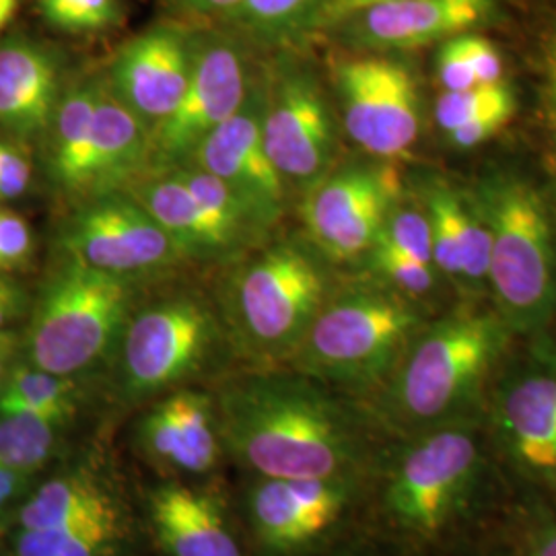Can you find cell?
Returning <instances> with one entry per match:
<instances>
[{"mask_svg":"<svg viewBox=\"0 0 556 556\" xmlns=\"http://www.w3.org/2000/svg\"><path fill=\"white\" fill-rule=\"evenodd\" d=\"M225 456L256 478L376 477L388 441L361 406L289 367L215 392Z\"/></svg>","mask_w":556,"mask_h":556,"instance_id":"6da1fadb","label":"cell"},{"mask_svg":"<svg viewBox=\"0 0 556 556\" xmlns=\"http://www.w3.org/2000/svg\"><path fill=\"white\" fill-rule=\"evenodd\" d=\"M503 482L482 413L394 439L371 495L381 526L402 548L443 555L477 534Z\"/></svg>","mask_w":556,"mask_h":556,"instance_id":"7a4b0ae2","label":"cell"},{"mask_svg":"<svg viewBox=\"0 0 556 556\" xmlns=\"http://www.w3.org/2000/svg\"><path fill=\"white\" fill-rule=\"evenodd\" d=\"M514 338L495 307H456L425 324L392 376L358 406L388 441L482 415Z\"/></svg>","mask_w":556,"mask_h":556,"instance_id":"3957f363","label":"cell"},{"mask_svg":"<svg viewBox=\"0 0 556 556\" xmlns=\"http://www.w3.org/2000/svg\"><path fill=\"white\" fill-rule=\"evenodd\" d=\"M217 305L233 357L250 369L287 367L334 291L309 241L268 238L223 266Z\"/></svg>","mask_w":556,"mask_h":556,"instance_id":"277c9868","label":"cell"},{"mask_svg":"<svg viewBox=\"0 0 556 556\" xmlns=\"http://www.w3.org/2000/svg\"><path fill=\"white\" fill-rule=\"evenodd\" d=\"M427 321L415 299L378 278L355 280L326 299L287 367L363 404L392 376Z\"/></svg>","mask_w":556,"mask_h":556,"instance_id":"5b68a950","label":"cell"},{"mask_svg":"<svg viewBox=\"0 0 556 556\" xmlns=\"http://www.w3.org/2000/svg\"><path fill=\"white\" fill-rule=\"evenodd\" d=\"M153 285L124 326L108 371L126 404H149L179 388L194 386L217 369L233 349L217 299L190 285Z\"/></svg>","mask_w":556,"mask_h":556,"instance_id":"8992f818","label":"cell"},{"mask_svg":"<svg viewBox=\"0 0 556 556\" xmlns=\"http://www.w3.org/2000/svg\"><path fill=\"white\" fill-rule=\"evenodd\" d=\"M149 287L62 256L29 307L21 358L87 381L110 367L124 326Z\"/></svg>","mask_w":556,"mask_h":556,"instance_id":"52a82bcc","label":"cell"},{"mask_svg":"<svg viewBox=\"0 0 556 556\" xmlns=\"http://www.w3.org/2000/svg\"><path fill=\"white\" fill-rule=\"evenodd\" d=\"M475 200L491 236L486 289L495 312L516 338L548 332L556 318V245L544 200L507 172L482 179Z\"/></svg>","mask_w":556,"mask_h":556,"instance_id":"ba28073f","label":"cell"},{"mask_svg":"<svg viewBox=\"0 0 556 556\" xmlns=\"http://www.w3.org/2000/svg\"><path fill=\"white\" fill-rule=\"evenodd\" d=\"M523 340L498 367L484 422L505 480L556 503V340L548 332Z\"/></svg>","mask_w":556,"mask_h":556,"instance_id":"9c48e42d","label":"cell"},{"mask_svg":"<svg viewBox=\"0 0 556 556\" xmlns=\"http://www.w3.org/2000/svg\"><path fill=\"white\" fill-rule=\"evenodd\" d=\"M264 144L291 199L314 188L338 161V114L318 73L278 50L262 62Z\"/></svg>","mask_w":556,"mask_h":556,"instance_id":"30bf717a","label":"cell"},{"mask_svg":"<svg viewBox=\"0 0 556 556\" xmlns=\"http://www.w3.org/2000/svg\"><path fill=\"white\" fill-rule=\"evenodd\" d=\"M376 477L256 478L245 493V521L260 556H319L346 530Z\"/></svg>","mask_w":556,"mask_h":556,"instance_id":"8fae6325","label":"cell"},{"mask_svg":"<svg viewBox=\"0 0 556 556\" xmlns=\"http://www.w3.org/2000/svg\"><path fill=\"white\" fill-rule=\"evenodd\" d=\"M258 68L256 50L227 27L194 29V64L178 108L151 132V174L192 161L236 114Z\"/></svg>","mask_w":556,"mask_h":556,"instance_id":"7c38bea8","label":"cell"},{"mask_svg":"<svg viewBox=\"0 0 556 556\" xmlns=\"http://www.w3.org/2000/svg\"><path fill=\"white\" fill-rule=\"evenodd\" d=\"M59 239L62 256L149 285L190 266L178 245L130 192H114L71 206Z\"/></svg>","mask_w":556,"mask_h":556,"instance_id":"4fadbf2b","label":"cell"},{"mask_svg":"<svg viewBox=\"0 0 556 556\" xmlns=\"http://www.w3.org/2000/svg\"><path fill=\"white\" fill-rule=\"evenodd\" d=\"M402 197L392 161H349L334 165L299 204L307 241L326 262L365 258L383 220Z\"/></svg>","mask_w":556,"mask_h":556,"instance_id":"5bb4252c","label":"cell"},{"mask_svg":"<svg viewBox=\"0 0 556 556\" xmlns=\"http://www.w3.org/2000/svg\"><path fill=\"white\" fill-rule=\"evenodd\" d=\"M332 91L346 137L367 157H406L420 135V96L413 71L402 60L365 54L340 60Z\"/></svg>","mask_w":556,"mask_h":556,"instance_id":"9a60e30c","label":"cell"},{"mask_svg":"<svg viewBox=\"0 0 556 556\" xmlns=\"http://www.w3.org/2000/svg\"><path fill=\"white\" fill-rule=\"evenodd\" d=\"M264 87H262V62L254 73L245 100L236 114L204 140L197 149L194 163L208 174L227 184L241 202L248 206L252 217L268 233H275L278 223L285 219L291 194L278 176L277 167L268 157L264 144Z\"/></svg>","mask_w":556,"mask_h":556,"instance_id":"2e32d148","label":"cell"},{"mask_svg":"<svg viewBox=\"0 0 556 556\" xmlns=\"http://www.w3.org/2000/svg\"><path fill=\"white\" fill-rule=\"evenodd\" d=\"M194 64V29L155 25L126 41L101 79L114 100L153 132L184 98Z\"/></svg>","mask_w":556,"mask_h":556,"instance_id":"e0dca14e","label":"cell"},{"mask_svg":"<svg viewBox=\"0 0 556 556\" xmlns=\"http://www.w3.org/2000/svg\"><path fill=\"white\" fill-rule=\"evenodd\" d=\"M135 443L165 475L213 472L225 456L215 394L188 386L149 402L135 427Z\"/></svg>","mask_w":556,"mask_h":556,"instance_id":"ac0fdd59","label":"cell"},{"mask_svg":"<svg viewBox=\"0 0 556 556\" xmlns=\"http://www.w3.org/2000/svg\"><path fill=\"white\" fill-rule=\"evenodd\" d=\"M495 11L497 0H390L367 7L334 27L357 50L390 54L470 34Z\"/></svg>","mask_w":556,"mask_h":556,"instance_id":"d6986e66","label":"cell"},{"mask_svg":"<svg viewBox=\"0 0 556 556\" xmlns=\"http://www.w3.org/2000/svg\"><path fill=\"white\" fill-rule=\"evenodd\" d=\"M66 85L54 48L27 38L0 43V132L21 144L41 140Z\"/></svg>","mask_w":556,"mask_h":556,"instance_id":"ffe728a7","label":"cell"},{"mask_svg":"<svg viewBox=\"0 0 556 556\" xmlns=\"http://www.w3.org/2000/svg\"><path fill=\"white\" fill-rule=\"evenodd\" d=\"M130 194L160 223L190 266L223 268L250 252L206 211L174 169L149 174Z\"/></svg>","mask_w":556,"mask_h":556,"instance_id":"44dd1931","label":"cell"},{"mask_svg":"<svg viewBox=\"0 0 556 556\" xmlns=\"http://www.w3.org/2000/svg\"><path fill=\"white\" fill-rule=\"evenodd\" d=\"M149 521L167 556H243L223 501L206 489L163 482L149 495Z\"/></svg>","mask_w":556,"mask_h":556,"instance_id":"7402d4cb","label":"cell"},{"mask_svg":"<svg viewBox=\"0 0 556 556\" xmlns=\"http://www.w3.org/2000/svg\"><path fill=\"white\" fill-rule=\"evenodd\" d=\"M425 211L435 270L470 293L486 289L491 236L477 200L464 197L445 179H433L425 190Z\"/></svg>","mask_w":556,"mask_h":556,"instance_id":"603a6c76","label":"cell"},{"mask_svg":"<svg viewBox=\"0 0 556 556\" xmlns=\"http://www.w3.org/2000/svg\"><path fill=\"white\" fill-rule=\"evenodd\" d=\"M100 93L101 75L68 80L50 126L41 137L46 178L68 208L89 199L91 126Z\"/></svg>","mask_w":556,"mask_h":556,"instance_id":"cb8c5ba5","label":"cell"},{"mask_svg":"<svg viewBox=\"0 0 556 556\" xmlns=\"http://www.w3.org/2000/svg\"><path fill=\"white\" fill-rule=\"evenodd\" d=\"M126 511L114 480L96 462L46 478L23 498L11 528L54 530Z\"/></svg>","mask_w":556,"mask_h":556,"instance_id":"d4e9b609","label":"cell"},{"mask_svg":"<svg viewBox=\"0 0 556 556\" xmlns=\"http://www.w3.org/2000/svg\"><path fill=\"white\" fill-rule=\"evenodd\" d=\"M149 137L151 132L144 124L110 96L101 79L100 100L91 126L89 199L130 192L140 179L151 174Z\"/></svg>","mask_w":556,"mask_h":556,"instance_id":"484cf974","label":"cell"},{"mask_svg":"<svg viewBox=\"0 0 556 556\" xmlns=\"http://www.w3.org/2000/svg\"><path fill=\"white\" fill-rule=\"evenodd\" d=\"M330 0H241L223 20V27L238 34L254 50H291L319 29Z\"/></svg>","mask_w":556,"mask_h":556,"instance_id":"4316f807","label":"cell"},{"mask_svg":"<svg viewBox=\"0 0 556 556\" xmlns=\"http://www.w3.org/2000/svg\"><path fill=\"white\" fill-rule=\"evenodd\" d=\"M128 540L126 511L98 517L68 528H13L7 556H119Z\"/></svg>","mask_w":556,"mask_h":556,"instance_id":"83f0119b","label":"cell"},{"mask_svg":"<svg viewBox=\"0 0 556 556\" xmlns=\"http://www.w3.org/2000/svg\"><path fill=\"white\" fill-rule=\"evenodd\" d=\"M83 396V379L43 371L20 357L0 383V413H31L73 425Z\"/></svg>","mask_w":556,"mask_h":556,"instance_id":"f1b7e54d","label":"cell"},{"mask_svg":"<svg viewBox=\"0 0 556 556\" xmlns=\"http://www.w3.org/2000/svg\"><path fill=\"white\" fill-rule=\"evenodd\" d=\"M68 427L31 413H0V468L38 477L59 457Z\"/></svg>","mask_w":556,"mask_h":556,"instance_id":"f546056e","label":"cell"},{"mask_svg":"<svg viewBox=\"0 0 556 556\" xmlns=\"http://www.w3.org/2000/svg\"><path fill=\"white\" fill-rule=\"evenodd\" d=\"M371 277L406 298L422 301L435 291L438 270L431 264L408 256L394 243L378 238L365 256Z\"/></svg>","mask_w":556,"mask_h":556,"instance_id":"4dcf8cb0","label":"cell"},{"mask_svg":"<svg viewBox=\"0 0 556 556\" xmlns=\"http://www.w3.org/2000/svg\"><path fill=\"white\" fill-rule=\"evenodd\" d=\"M514 89L501 80L495 85H478L466 91H443L433 105L439 128L447 135L472 119L489 114H516Z\"/></svg>","mask_w":556,"mask_h":556,"instance_id":"1f68e13d","label":"cell"},{"mask_svg":"<svg viewBox=\"0 0 556 556\" xmlns=\"http://www.w3.org/2000/svg\"><path fill=\"white\" fill-rule=\"evenodd\" d=\"M511 534L523 556H556V503L519 493L511 519Z\"/></svg>","mask_w":556,"mask_h":556,"instance_id":"d6a6232c","label":"cell"},{"mask_svg":"<svg viewBox=\"0 0 556 556\" xmlns=\"http://www.w3.org/2000/svg\"><path fill=\"white\" fill-rule=\"evenodd\" d=\"M379 238L394 243L408 256L433 266L431 223H429L425 206L417 208L415 204H406L400 197L383 220Z\"/></svg>","mask_w":556,"mask_h":556,"instance_id":"836d02e7","label":"cell"},{"mask_svg":"<svg viewBox=\"0 0 556 556\" xmlns=\"http://www.w3.org/2000/svg\"><path fill=\"white\" fill-rule=\"evenodd\" d=\"M41 15L68 34H96L119 17L118 0H40Z\"/></svg>","mask_w":556,"mask_h":556,"instance_id":"e575fe53","label":"cell"},{"mask_svg":"<svg viewBox=\"0 0 556 556\" xmlns=\"http://www.w3.org/2000/svg\"><path fill=\"white\" fill-rule=\"evenodd\" d=\"M34 252L29 223L15 211L0 208V275H9L27 264Z\"/></svg>","mask_w":556,"mask_h":556,"instance_id":"d590c367","label":"cell"},{"mask_svg":"<svg viewBox=\"0 0 556 556\" xmlns=\"http://www.w3.org/2000/svg\"><path fill=\"white\" fill-rule=\"evenodd\" d=\"M31 181V161L25 144L0 132V200L21 199Z\"/></svg>","mask_w":556,"mask_h":556,"instance_id":"8d00e7d4","label":"cell"},{"mask_svg":"<svg viewBox=\"0 0 556 556\" xmlns=\"http://www.w3.org/2000/svg\"><path fill=\"white\" fill-rule=\"evenodd\" d=\"M457 40H459L462 52L475 73L478 85H495L503 80L505 66H503V59L493 41L477 36L472 31L457 36Z\"/></svg>","mask_w":556,"mask_h":556,"instance_id":"74e56055","label":"cell"},{"mask_svg":"<svg viewBox=\"0 0 556 556\" xmlns=\"http://www.w3.org/2000/svg\"><path fill=\"white\" fill-rule=\"evenodd\" d=\"M435 77L443 91H466L478 87L475 73L456 38L443 41L435 59Z\"/></svg>","mask_w":556,"mask_h":556,"instance_id":"f35d334b","label":"cell"},{"mask_svg":"<svg viewBox=\"0 0 556 556\" xmlns=\"http://www.w3.org/2000/svg\"><path fill=\"white\" fill-rule=\"evenodd\" d=\"M511 118H514V114H489V116L472 119L456 130L447 132L445 139L454 149L470 151V149H477L480 144H484L486 140L493 139L503 126L509 124Z\"/></svg>","mask_w":556,"mask_h":556,"instance_id":"ab89813d","label":"cell"},{"mask_svg":"<svg viewBox=\"0 0 556 556\" xmlns=\"http://www.w3.org/2000/svg\"><path fill=\"white\" fill-rule=\"evenodd\" d=\"M34 480L0 468V528L13 521L21 501L34 489Z\"/></svg>","mask_w":556,"mask_h":556,"instance_id":"60d3db41","label":"cell"},{"mask_svg":"<svg viewBox=\"0 0 556 556\" xmlns=\"http://www.w3.org/2000/svg\"><path fill=\"white\" fill-rule=\"evenodd\" d=\"M167 4L181 17L188 20H227L241 0H167Z\"/></svg>","mask_w":556,"mask_h":556,"instance_id":"b9f144b4","label":"cell"},{"mask_svg":"<svg viewBox=\"0 0 556 556\" xmlns=\"http://www.w3.org/2000/svg\"><path fill=\"white\" fill-rule=\"evenodd\" d=\"M31 307V299L15 278L0 275V330L9 328Z\"/></svg>","mask_w":556,"mask_h":556,"instance_id":"7bdbcfd3","label":"cell"},{"mask_svg":"<svg viewBox=\"0 0 556 556\" xmlns=\"http://www.w3.org/2000/svg\"><path fill=\"white\" fill-rule=\"evenodd\" d=\"M542 98H544V108L548 122L555 126L556 130V38L551 41L546 56H544V87H542Z\"/></svg>","mask_w":556,"mask_h":556,"instance_id":"ee69618b","label":"cell"},{"mask_svg":"<svg viewBox=\"0 0 556 556\" xmlns=\"http://www.w3.org/2000/svg\"><path fill=\"white\" fill-rule=\"evenodd\" d=\"M381 2H390V0H330L324 17H321V27H334L340 21L355 15L358 11L374 7V4H381Z\"/></svg>","mask_w":556,"mask_h":556,"instance_id":"f6af8a7d","label":"cell"},{"mask_svg":"<svg viewBox=\"0 0 556 556\" xmlns=\"http://www.w3.org/2000/svg\"><path fill=\"white\" fill-rule=\"evenodd\" d=\"M21 355V337L11 330L4 328L0 330V383L9 376L11 367L20 361Z\"/></svg>","mask_w":556,"mask_h":556,"instance_id":"bcb514c9","label":"cell"},{"mask_svg":"<svg viewBox=\"0 0 556 556\" xmlns=\"http://www.w3.org/2000/svg\"><path fill=\"white\" fill-rule=\"evenodd\" d=\"M456 556H523L521 551L514 544L511 538H507V542H482V544H464L457 551Z\"/></svg>","mask_w":556,"mask_h":556,"instance_id":"7dc6e473","label":"cell"},{"mask_svg":"<svg viewBox=\"0 0 556 556\" xmlns=\"http://www.w3.org/2000/svg\"><path fill=\"white\" fill-rule=\"evenodd\" d=\"M319 556H392L388 551L379 548L369 542H349V544H337L330 551Z\"/></svg>","mask_w":556,"mask_h":556,"instance_id":"c3c4849f","label":"cell"},{"mask_svg":"<svg viewBox=\"0 0 556 556\" xmlns=\"http://www.w3.org/2000/svg\"><path fill=\"white\" fill-rule=\"evenodd\" d=\"M20 7V0H0V31L4 29V25L11 21Z\"/></svg>","mask_w":556,"mask_h":556,"instance_id":"681fc988","label":"cell"},{"mask_svg":"<svg viewBox=\"0 0 556 556\" xmlns=\"http://www.w3.org/2000/svg\"><path fill=\"white\" fill-rule=\"evenodd\" d=\"M553 179H555V194H556V163H555V172H553Z\"/></svg>","mask_w":556,"mask_h":556,"instance_id":"f907efd6","label":"cell"},{"mask_svg":"<svg viewBox=\"0 0 556 556\" xmlns=\"http://www.w3.org/2000/svg\"><path fill=\"white\" fill-rule=\"evenodd\" d=\"M0 556H7V555H4V553H0Z\"/></svg>","mask_w":556,"mask_h":556,"instance_id":"816d5d0a","label":"cell"}]
</instances>
